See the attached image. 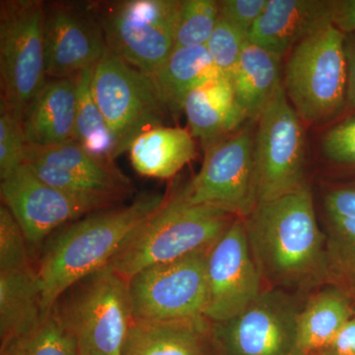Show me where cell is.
Instances as JSON below:
<instances>
[{
  "label": "cell",
  "mask_w": 355,
  "mask_h": 355,
  "mask_svg": "<svg viewBox=\"0 0 355 355\" xmlns=\"http://www.w3.org/2000/svg\"><path fill=\"white\" fill-rule=\"evenodd\" d=\"M44 44L49 79L70 78L94 67L107 50L94 11L69 2L46 4Z\"/></svg>",
  "instance_id": "obj_16"
},
{
  "label": "cell",
  "mask_w": 355,
  "mask_h": 355,
  "mask_svg": "<svg viewBox=\"0 0 355 355\" xmlns=\"http://www.w3.org/2000/svg\"><path fill=\"white\" fill-rule=\"evenodd\" d=\"M248 42L247 35L229 24L227 21L219 18L205 46L221 76L230 77Z\"/></svg>",
  "instance_id": "obj_31"
},
{
  "label": "cell",
  "mask_w": 355,
  "mask_h": 355,
  "mask_svg": "<svg viewBox=\"0 0 355 355\" xmlns=\"http://www.w3.org/2000/svg\"><path fill=\"white\" fill-rule=\"evenodd\" d=\"M256 130L248 121L205 148L200 172L181 191L191 205H209L246 218L259 203Z\"/></svg>",
  "instance_id": "obj_7"
},
{
  "label": "cell",
  "mask_w": 355,
  "mask_h": 355,
  "mask_svg": "<svg viewBox=\"0 0 355 355\" xmlns=\"http://www.w3.org/2000/svg\"><path fill=\"white\" fill-rule=\"evenodd\" d=\"M313 355H323V354H313Z\"/></svg>",
  "instance_id": "obj_41"
},
{
  "label": "cell",
  "mask_w": 355,
  "mask_h": 355,
  "mask_svg": "<svg viewBox=\"0 0 355 355\" xmlns=\"http://www.w3.org/2000/svg\"><path fill=\"white\" fill-rule=\"evenodd\" d=\"M1 355H23L17 340L1 345Z\"/></svg>",
  "instance_id": "obj_39"
},
{
  "label": "cell",
  "mask_w": 355,
  "mask_h": 355,
  "mask_svg": "<svg viewBox=\"0 0 355 355\" xmlns=\"http://www.w3.org/2000/svg\"><path fill=\"white\" fill-rule=\"evenodd\" d=\"M322 148L331 162L355 168V111L324 133Z\"/></svg>",
  "instance_id": "obj_33"
},
{
  "label": "cell",
  "mask_w": 355,
  "mask_h": 355,
  "mask_svg": "<svg viewBox=\"0 0 355 355\" xmlns=\"http://www.w3.org/2000/svg\"><path fill=\"white\" fill-rule=\"evenodd\" d=\"M328 280L355 286V219L327 214Z\"/></svg>",
  "instance_id": "obj_27"
},
{
  "label": "cell",
  "mask_w": 355,
  "mask_h": 355,
  "mask_svg": "<svg viewBox=\"0 0 355 355\" xmlns=\"http://www.w3.org/2000/svg\"><path fill=\"white\" fill-rule=\"evenodd\" d=\"M303 121L287 98L284 83L257 120L259 203L305 188Z\"/></svg>",
  "instance_id": "obj_11"
},
{
  "label": "cell",
  "mask_w": 355,
  "mask_h": 355,
  "mask_svg": "<svg viewBox=\"0 0 355 355\" xmlns=\"http://www.w3.org/2000/svg\"><path fill=\"white\" fill-rule=\"evenodd\" d=\"M94 67L73 76L76 85V141L98 159L114 163L116 149L111 130L96 102L92 80Z\"/></svg>",
  "instance_id": "obj_26"
},
{
  "label": "cell",
  "mask_w": 355,
  "mask_h": 355,
  "mask_svg": "<svg viewBox=\"0 0 355 355\" xmlns=\"http://www.w3.org/2000/svg\"><path fill=\"white\" fill-rule=\"evenodd\" d=\"M26 146L23 121L0 107V178L24 163Z\"/></svg>",
  "instance_id": "obj_32"
},
{
  "label": "cell",
  "mask_w": 355,
  "mask_h": 355,
  "mask_svg": "<svg viewBox=\"0 0 355 355\" xmlns=\"http://www.w3.org/2000/svg\"><path fill=\"white\" fill-rule=\"evenodd\" d=\"M76 108L73 77L48 79L23 114L27 144L51 146L76 140Z\"/></svg>",
  "instance_id": "obj_18"
},
{
  "label": "cell",
  "mask_w": 355,
  "mask_h": 355,
  "mask_svg": "<svg viewBox=\"0 0 355 355\" xmlns=\"http://www.w3.org/2000/svg\"><path fill=\"white\" fill-rule=\"evenodd\" d=\"M299 308L286 291H263L237 316L209 323L216 355H299Z\"/></svg>",
  "instance_id": "obj_12"
},
{
  "label": "cell",
  "mask_w": 355,
  "mask_h": 355,
  "mask_svg": "<svg viewBox=\"0 0 355 355\" xmlns=\"http://www.w3.org/2000/svg\"><path fill=\"white\" fill-rule=\"evenodd\" d=\"M209 322L133 320L121 355H207Z\"/></svg>",
  "instance_id": "obj_21"
},
{
  "label": "cell",
  "mask_w": 355,
  "mask_h": 355,
  "mask_svg": "<svg viewBox=\"0 0 355 355\" xmlns=\"http://www.w3.org/2000/svg\"><path fill=\"white\" fill-rule=\"evenodd\" d=\"M236 218L174 193L132 233L108 266L128 282L149 266L209 252Z\"/></svg>",
  "instance_id": "obj_3"
},
{
  "label": "cell",
  "mask_w": 355,
  "mask_h": 355,
  "mask_svg": "<svg viewBox=\"0 0 355 355\" xmlns=\"http://www.w3.org/2000/svg\"><path fill=\"white\" fill-rule=\"evenodd\" d=\"M0 179L2 205L19 223L28 244L34 247L67 222L109 209L114 203L55 188L42 181L26 163Z\"/></svg>",
  "instance_id": "obj_13"
},
{
  "label": "cell",
  "mask_w": 355,
  "mask_h": 355,
  "mask_svg": "<svg viewBox=\"0 0 355 355\" xmlns=\"http://www.w3.org/2000/svg\"><path fill=\"white\" fill-rule=\"evenodd\" d=\"M46 12V4L39 0L0 4V107L22 121L28 105L48 80Z\"/></svg>",
  "instance_id": "obj_6"
},
{
  "label": "cell",
  "mask_w": 355,
  "mask_h": 355,
  "mask_svg": "<svg viewBox=\"0 0 355 355\" xmlns=\"http://www.w3.org/2000/svg\"><path fill=\"white\" fill-rule=\"evenodd\" d=\"M345 57L347 64V109L355 111V34L345 35Z\"/></svg>",
  "instance_id": "obj_38"
},
{
  "label": "cell",
  "mask_w": 355,
  "mask_h": 355,
  "mask_svg": "<svg viewBox=\"0 0 355 355\" xmlns=\"http://www.w3.org/2000/svg\"><path fill=\"white\" fill-rule=\"evenodd\" d=\"M243 219L263 279L284 291H306L328 280L326 234L309 186L258 203Z\"/></svg>",
  "instance_id": "obj_1"
},
{
  "label": "cell",
  "mask_w": 355,
  "mask_h": 355,
  "mask_svg": "<svg viewBox=\"0 0 355 355\" xmlns=\"http://www.w3.org/2000/svg\"><path fill=\"white\" fill-rule=\"evenodd\" d=\"M324 205L326 214L355 219V182L329 191Z\"/></svg>",
  "instance_id": "obj_35"
},
{
  "label": "cell",
  "mask_w": 355,
  "mask_h": 355,
  "mask_svg": "<svg viewBox=\"0 0 355 355\" xmlns=\"http://www.w3.org/2000/svg\"><path fill=\"white\" fill-rule=\"evenodd\" d=\"M16 340L23 355H81L76 336L53 308L31 334Z\"/></svg>",
  "instance_id": "obj_29"
},
{
  "label": "cell",
  "mask_w": 355,
  "mask_h": 355,
  "mask_svg": "<svg viewBox=\"0 0 355 355\" xmlns=\"http://www.w3.org/2000/svg\"><path fill=\"white\" fill-rule=\"evenodd\" d=\"M323 355H355V317L347 322Z\"/></svg>",
  "instance_id": "obj_36"
},
{
  "label": "cell",
  "mask_w": 355,
  "mask_h": 355,
  "mask_svg": "<svg viewBox=\"0 0 355 355\" xmlns=\"http://www.w3.org/2000/svg\"><path fill=\"white\" fill-rule=\"evenodd\" d=\"M166 198L160 193H144L127 207L88 214L55 236L36 270L44 317L72 286L108 266Z\"/></svg>",
  "instance_id": "obj_2"
},
{
  "label": "cell",
  "mask_w": 355,
  "mask_h": 355,
  "mask_svg": "<svg viewBox=\"0 0 355 355\" xmlns=\"http://www.w3.org/2000/svg\"><path fill=\"white\" fill-rule=\"evenodd\" d=\"M219 76L205 46L174 49L151 76L161 99L173 114L183 111L184 99L191 91Z\"/></svg>",
  "instance_id": "obj_24"
},
{
  "label": "cell",
  "mask_w": 355,
  "mask_h": 355,
  "mask_svg": "<svg viewBox=\"0 0 355 355\" xmlns=\"http://www.w3.org/2000/svg\"><path fill=\"white\" fill-rule=\"evenodd\" d=\"M207 253L158 263L133 275L128 282L133 319L149 322L205 319L209 298Z\"/></svg>",
  "instance_id": "obj_10"
},
{
  "label": "cell",
  "mask_w": 355,
  "mask_h": 355,
  "mask_svg": "<svg viewBox=\"0 0 355 355\" xmlns=\"http://www.w3.org/2000/svg\"><path fill=\"white\" fill-rule=\"evenodd\" d=\"M331 23L345 35L355 34V0H334Z\"/></svg>",
  "instance_id": "obj_37"
},
{
  "label": "cell",
  "mask_w": 355,
  "mask_h": 355,
  "mask_svg": "<svg viewBox=\"0 0 355 355\" xmlns=\"http://www.w3.org/2000/svg\"><path fill=\"white\" fill-rule=\"evenodd\" d=\"M28 241L6 205L0 207V272L32 270Z\"/></svg>",
  "instance_id": "obj_30"
},
{
  "label": "cell",
  "mask_w": 355,
  "mask_h": 355,
  "mask_svg": "<svg viewBox=\"0 0 355 355\" xmlns=\"http://www.w3.org/2000/svg\"><path fill=\"white\" fill-rule=\"evenodd\" d=\"M24 163L44 183L74 195L116 202L132 190L114 163L95 157L76 140L51 146L27 144Z\"/></svg>",
  "instance_id": "obj_15"
},
{
  "label": "cell",
  "mask_w": 355,
  "mask_h": 355,
  "mask_svg": "<svg viewBox=\"0 0 355 355\" xmlns=\"http://www.w3.org/2000/svg\"><path fill=\"white\" fill-rule=\"evenodd\" d=\"M209 323L237 316L260 296L261 277L254 260L243 218H236L207 253Z\"/></svg>",
  "instance_id": "obj_14"
},
{
  "label": "cell",
  "mask_w": 355,
  "mask_h": 355,
  "mask_svg": "<svg viewBox=\"0 0 355 355\" xmlns=\"http://www.w3.org/2000/svg\"><path fill=\"white\" fill-rule=\"evenodd\" d=\"M93 93L111 130L116 157L141 133L161 127L169 113L151 76L140 71L108 48L94 69Z\"/></svg>",
  "instance_id": "obj_8"
},
{
  "label": "cell",
  "mask_w": 355,
  "mask_h": 355,
  "mask_svg": "<svg viewBox=\"0 0 355 355\" xmlns=\"http://www.w3.org/2000/svg\"><path fill=\"white\" fill-rule=\"evenodd\" d=\"M345 35L333 23L294 48L286 64L284 87L303 121L323 123L347 109Z\"/></svg>",
  "instance_id": "obj_4"
},
{
  "label": "cell",
  "mask_w": 355,
  "mask_h": 355,
  "mask_svg": "<svg viewBox=\"0 0 355 355\" xmlns=\"http://www.w3.org/2000/svg\"><path fill=\"white\" fill-rule=\"evenodd\" d=\"M352 318L349 298L340 289L317 292L299 313V355L321 354Z\"/></svg>",
  "instance_id": "obj_25"
},
{
  "label": "cell",
  "mask_w": 355,
  "mask_h": 355,
  "mask_svg": "<svg viewBox=\"0 0 355 355\" xmlns=\"http://www.w3.org/2000/svg\"><path fill=\"white\" fill-rule=\"evenodd\" d=\"M130 162L141 176L170 179L197 154L191 130L161 127L141 133L130 144Z\"/></svg>",
  "instance_id": "obj_20"
},
{
  "label": "cell",
  "mask_w": 355,
  "mask_h": 355,
  "mask_svg": "<svg viewBox=\"0 0 355 355\" xmlns=\"http://www.w3.org/2000/svg\"><path fill=\"white\" fill-rule=\"evenodd\" d=\"M280 60L251 42H248L243 50L239 62L229 78L236 100L246 113L248 120L257 121L282 85Z\"/></svg>",
  "instance_id": "obj_23"
},
{
  "label": "cell",
  "mask_w": 355,
  "mask_h": 355,
  "mask_svg": "<svg viewBox=\"0 0 355 355\" xmlns=\"http://www.w3.org/2000/svg\"><path fill=\"white\" fill-rule=\"evenodd\" d=\"M81 355H101V354H91V352H81Z\"/></svg>",
  "instance_id": "obj_40"
},
{
  "label": "cell",
  "mask_w": 355,
  "mask_h": 355,
  "mask_svg": "<svg viewBox=\"0 0 355 355\" xmlns=\"http://www.w3.org/2000/svg\"><path fill=\"white\" fill-rule=\"evenodd\" d=\"M183 111L191 135L205 149L249 121L236 100L230 78L223 76L191 91L184 99Z\"/></svg>",
  "instance_id": "obj_19"
},
{
  "label": "cell",
  "mask_w": 355,
  "mask_h": 355,
  "mask_svg": "<svg viewBox=\"0 0 355 355\" xmlns=\"http://www.w3.org/2000/svg\"><path fill=\"white\" fill-rule=\"evenodd\" d=\"M44 319L36 270L0 272L1 345L31 334Z\"/></svg>",
  "instance_id": "obj_22"
},
{
  "label": "cell",
  "mask_w": 355,
  "mask_h": 355,
  "mask_svg": "<svg viewBox=\"0 0 355 355\" xmlns=\"http://www.w3.org/2000/svg\"><path fill=\"white\" fill-rule=\"evenodd\" d=\"M334 0H268L249 42L279 58L331 23Z\"/></svg>",
  "instance_id": "obj_17"
},
{
  "label": "cell",
  "mask_w": 355,
  "mask_h": 355,
  "mask_svg": "<svg viewBox=\"0 0 355 355\" xmlns=\"http://www.w3.org/2000/svg\"><path fill=\"white\" fill-rule=\"evenodd\" d=\"M220 18L219 1H181L175 30L174 49L205 46Z\"/></svg>",
  "instance_id": "obj_28"
},
{
  "label": "cell",
  "mask_w": 355,
  "mask_h": 355,
  "mask_svg": "<svg viewBox=\"0 0 355 355\" xmlns=\"http://www.w3.org/2000/svg\"><path fill=\"white\" fill-rule=\"evenodd\" d=\"M268 0H222L219 11L222 19L234 26L249 38V34L261 17Z\"/></svg>",
  "instance_id": "obj_34"
},
{
  "label": "cell",
  "mask_w": 355,
  "mask_h": 355,
  "mask_svg": "<svg viewBox=\"0 0 355 355\" xmlns=\"http://www.w3.org/2000/svg\"><path fill=\"white\" fill-rule=\"evenodd\" d=\"M181 1L127 0L96 6L107 48L153 76L171 55Z\"/></svg>",
  "instance_id": "obj_9"
},
{
  "label": "cell",
  "mask_w": 355,
  "mask_h": 355,
  "mask_svg": "<svg viewBox=\"0 0 355 355\" xmlns=\"http://www.w3.org/2000/svg\"><path fill=\"white\" fill-rule=\"evenodd\" d=\"M53 309L81 352L121 355L133 323L128 280L109 266L72 286Z\"/></svg>",
  "instance_id": "obj_5"
}]
</instances>
